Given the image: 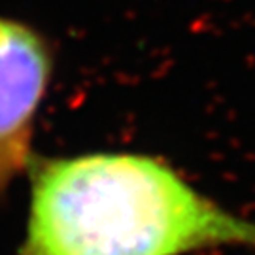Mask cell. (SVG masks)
Listing matches in <instances>:
<instances>
[{"instance_id": "obj_1", "label": "cell", "mask_w": 255, "mask_h": 255, "mask_svg": "<svg viewBox=\"0 0 255 255\" xmlns=\"http://www.w3.org/2000/svg\"><path fill=\"white\" fill-rule=\"evenodd\" d=\"M27 233L15 255H185L255 250V221L204 197L163 161L89 153L32 161Z\"/></svg>"}, {"instance_id": "obj_2", "label": "cell", "mask_w": 255, "mask_h": 255, "mask_svg": "<svg viewBox=\"0 0 255 255\" xmlns=\"http://www.w3.org/2000/svg\"><path fill=\"white\" fill-rule=\"evenodd\" d=\"M51 70L46 38L21 21L0 17V199L34 161V121Z\"/></svg>"}]
</instances>
